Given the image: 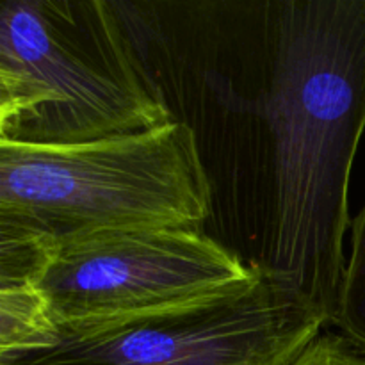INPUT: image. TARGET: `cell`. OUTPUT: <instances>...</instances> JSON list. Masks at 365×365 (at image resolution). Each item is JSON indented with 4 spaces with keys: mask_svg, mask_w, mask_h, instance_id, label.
Listing matches in <instances>:
<instances>
[{
    "mask_svg": "<svg viewBox=\"0 0 365 365\" xmlns=\"http://www.w3.org/2000/svg\"><path fill=\"white\" fill-rule=\"evenodd\" d=\"M56 330L48 303L36 285L0 289V359L43 348Z\"/></svg>",
    "mask_w": 365,
    "mask_h": 365,
    "instance_id": "cell-6",
    "label": "cell"
},
{
    "mask_svg": "<svg viewBox=\"0 0 365 365\" xmlns=\"http://www.w3.org/2000/svg\"><path fill=\"white\" fill-rule=\"evenodd\" d=\"M351 246L331 327L365 355V203L351 220Z\"/></svg>",
    "mask_w": 365,
    "mask_h": 365,
    "instance_id": "cell-8",
    "label": "cell"
},
{
    "mask_svg": "<svg viewBox=\"0 0 365 365\" xmlns=\"http://www.w3.org/2000/svg\"><path fill=\"white\" fill-rule=\"evenodd\" d=\"M287 365H365V355L341 334L323 330Z\"/></svg>",
    "mask_w": 365,
    "mask_h": 365,
    "instance_id": "cell-9",
    "label": "cell"
},
{
    "mask_svg": "<svg viewBox=\"0 0 365 365\" xmlns=\"http://www.w3.org/2000/svg\"><path fill=\"white\" fill-rule=\"evenodd\" d=\"M57 248L59 245L46 235L0 223V289L38 285Z\"/></svg>",
    "mask_w": 365,
    "mask_h": 365,
    "instance_id": "cell-7",
    "label": "cell"
},
{
    "mask_svg": "<svg viewBox=\"0 0 365 365\" xmlns=\"http://www.w3.org/2000/svg\"><path fill=\"white\" fill-rule=\"evenodd\" d=\"M327 327L259 266L252 280L205 298L57 327L48 344L0 365H287Z\"/></svg>",
    "mask_w": 365,
    "mask_h": 365,
    "instance_id": "cell-4",
    "label": "cell"
},
{
    "mask_svg": "<svg viewBox=\"0 0 365 365\" xmlns=\"http://www.w3.org/2000/svg\"><path fill=\"white\" fill-rule=\"evenodd\" d=\"M175 121L114 6L6 0L0 7V141L64 146Z\"/></svg>",
    "mask_w": 365,
    "mask_h": 365,
    "instance_id": "cell-2",
    "label": "cell"
},
{
    "mask_svg": "<svg viewBox=\"0 0 365 365\" xmlns=\"http://www.w3.org/2000/svg\"><path fill=\"white\" fill-rule=\"evenodd\" d=\"M212 189L185 121L102 141H0V223L57 245L103 232L198 228Z\"/></svg>",
    "mask_w": 365,
    "mask_h": 365,
    "instance_id": "cell-3",
    "label": "cell"
},
{
    "mask_svg": "<svg viewBox=\"0 0 365 365\" xmlns=\"http://www.w3.org/2000/svg\"><path fill=\"white\" fill-rule=\"evenodd\" d=\"M273 7L259 107L273 141V209L259 266L330 327L351 228L353 163L365 130V0Z\"/></svg>",
    "mask_w": 365,
    "mask_h": 365,
    "instance_id": "cell-1",
    "label": "cell"
},
{
    "mask_svg": "<svg viewBox=\"0 0 365 365\" xmlns=\"http://www.w3.org/2000/svg\"><path fill=\"white\" fill-rule=\"evenodd\" d=\"M257 271L200 228H139L61 242L36 287L57 328L205 298Z\"/></svg>",
    "mask_w": 365,
    "mask_h": 365,
    "instance_id": "cell-5",
    "label": "cell"
}]
</instances>
